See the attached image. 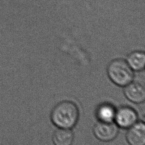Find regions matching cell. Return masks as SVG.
<instances>
[{
    "label": "cell",
    "instance_id": "52a82bcc",
    "mask_svg": "<svg viewBox=\"0 0 145 145\" xmlns=\"http://www.w3.org/2000/svg\"><path fill=\"white\" fill-rule=\"evenodd\" d=\"M126 62L132 70L140 71L145 65L144 52L140 50H135L128 54Z\"/></svg>",
    "mask_w": 145,
    "mask_h": 145
},
{
    "label": "cell",
    "instance_id": "277c9868",
    "mask_svg": "<svg viewBox=\"0 0 145 145\" xmlns=\"http://www.w3.org/2000/svg\"><path fill=\"white\" fill-rule=\"evenodd\" d=\"M114 120L119 126L128 128L137 122V114L133 108L122 106L116 112Z\"/></svg>",
    "mask_w": 145,
    "mask_h": 145
},
{
    "label": "cell",
    "instance_id": "7a4b0ae2",
    "mask_svg": "<svg viewBox=\"0 0 145 145\" xmlns=\"http://www.w3.org/2000/svg\"><path fill=\"white\" fill-rule=\"evenodd\" d=\"M108 74L111 80L120 86H125L133 79V70L126 61L122 59L112 61L108 65Z\"/></svg>",
    "mask_w": 145,
    "mask_h": 145
},
{
    "label": "cell",
    "instance_id": "3957f363",
    "mask_svg": "<svg viewBox=\"0 0 145 145\" xmlns=\"http://www.w3.org/2000/svg\"><path fill=\"white\" fill-rule=\"evenodd\" d=\"M93 132L96 138L100 140L110 141L116 137L118 127L112 122L100 121L95 126Z\"/></svg>",
    "mask_w": 145,
    "mask_h": 145
},
{
    "label": "cell",
    "instance_id": "9c48e42d",
    "mask_svg": "<svg viewBox=\"0 0 145 145\" xmlns=\"http://www.w3.org/2000/svg\"><path fill=\"white\" fill-rule=\"evenodd\" d=\"M116 111L112 105L109 104H103L97 109L96 115L100 121L112 122L114 120Z\"/></svg>",
    "mask_w": 145,
    "mask_h": 145
},
{
    "label": "cell",
    "instance_id": "ba28073f",
    "mask_svg": "<svg viewBox=\"0 0 145 145\" xmlns=\"http://www.w3.org/2000/svg\"><path fill=\"white\" fill-rule=\"evenodd\" d=\"M73 139V134L69 129L59 128L53 135V142L55 145H71Z\"/></svg>",
    "mask_w": 145,
    "mask_h": 145
},
{
    "label": "cell",
    "instance_id": "6da1fadb",
    "mask_svg": "<svg viewBox=\"0 0 145 145\" xmlns=\"http://www.w3.org/2000/svg\"><path fill=\"white\" fill-rule=\"evenodd\" d=\"M79 111L76 105L69 101L58 104L53 109L51 119L53 123L59 128L70 129L76 123Z\"/></svg>",
    "mask_w": 145,
    "mask_h": 145
},
{
    "label": "cell",
    "instance_id": "5b68a950",
    "mask_svg": "<svg viewBox=\"0 0 145 145\" xmlns=\"http://www.w3.org/2000/svg\"><path fill=\"white\" fill-rule=\"evenodd\" d=\"M126 139L130 145L145 144V125L143 122L135 123L130 127Z\"/></svg>",
    "mask_w": 145,
    "mask_h": 145
},
{
    "label": "cell",
    "instance_id": "8992f818",
    "mask_svg": "<svg viewBox=\"0 0 145 145\" xmlns=\"http://www.w3.org/2000/svg\"><path fill=\"white\" fill-rule=\"evenodd\" d=\"M126 97L135 103H140L145 99L144 87L138 83H130L125 88Z\"/></svg>",
    "mask_w": 145,
    "mask_h": 145
}]
</instances>
